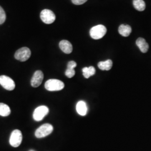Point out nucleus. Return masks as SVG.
<instances>
[{
    "mask_svg": "<svg viewBox=\"0 0 151 151\" xmlns=\"http://www.w3.org/2000/svg\"><path fill=\"white\" fill-rule=\"evenodd\" d=\"M40 18L45 24H50L55 21V15L53 11L48 9H44L40 13Z\"/></svg>",
    "mask_w": 151,
    "mask_h": 151,
    "instance_id": "8",
    "label": "nucleus"
},
{
    "mask_svg": "<svg viewBox=\"0 0 151 151\" xmlns=\"http://www.w3.org/2000/svg\"><path fill=\"white\" fill-rule=\"evenodd\" d=\"M6 18V16L5 12L2 9V7L0 6V25L4 23V22H5Z\"/></svg>",
    "mask_w": 151,
    "mask_h": 151,
    "instance_id": "18",
    "label": "nucleus"
},
{
    "mask_svg": "<svg viewBox=\"0 0 151 151\" xmlns=\"http://www.w3.org/2000/svg\"><path fill=\"white\" fill-rule=\"evenodd\" d=\"M43 73L41 70H37L32 76L31 80V85L33 87H38L39 86L43 80Z\"/></svg>",
    "mask_w": 151,
    "mask_h": 151,
    "instance_id": "9",
    "label": "nucleus"
},
{
    "mask_svg": "<svg viewBox=\"0 0 151 151\" xmlns=\"http://www.w3.org/2000/svg\"><path fill=\"white\" fill-rule=\"evenodd\" d=\"M65 75L68 78H72L75 75V70L74 69L67 68L65 72Z\"/></svg>",
    "mask_w": 151,
    "mask_h": 151,
    "instance_id": "19",
    "label": "nucleus"
},
{
    "mask_svg": "<svg viewBox=\"0 0 151 151\" xmlns=\"http://www.w3.org/2000/svg\"><path fill=\"white\" fill-rule=\"evenodd\" d=\"M0 85L6 90L12 91L15 88V83L10 77L2 75L0 76Z\"/></svg>",
    "mask_w": 151,
    "mask_h": 151,
    "instance_id": "7",
    "label": "nucleus"
},
{
    "mask_svg": "<svg viewBox=\"0 0 151 151\" xmlns=\"http://www.w3.org/2000/svg\"><path fill=\"white\" fill-rule=\"evenodd\" d=\"M48 113L49 109L47 106L44 105L40 106L34 111L33 118L37 122L41 121Z\"/></svg>",
    "mask_w": 151,
    "mask_h": 151,
    "instance_id": "6",
    "label": "nucleus"
},
{
    "mask_svg": "<svg viewBox=\"0 0 151 151\" xmlns=\"http://www.w3.org/2000/svg\"><path fill=\"white\" fill-rule=\"evenodd\" d=\"M98 67L103 70H110L113 66V62L110 60H108L105 61L100 62L98 63Z\"/></svg>",
    "mask_w": 151,
    "mask_h": 151,
    "instance_id": "14",
    "label": "nucleus"
},
{
    "mask_svg": "<svg viewBox=\"0 0 151 151\" xmlns=\"http://www.w3.org/2000/svg\"><path fill=\"white\" fill-rule=\"evenodd\" d=\"M107 32V29L103 25H98L92 27L90 31V36L92 39L97 40L104 37Z\"/></svg>",
    "mask_w": 151,
    "mask_h": 151,
    "instance_id": "2",
    "label": "nucleus"
},
{
    "mask_svg": "<svg viewBox=\"0 0 151 151\" xmlns=\"http://www.w3.org/2000/svg\"><path fill=\"white\" fill-rule=\"evenodd\" d=\"M11 113L10 107L4 103H0V115L2 116H7Z\"/></svg>",
    "mask_w": 151,
    "mask_h": 151,
    "instance_id": "15",
    "label": "nucleus"
},
{
    "mask_svg": "<svg viewBox=\"0 0 151 151\" xmlns=\"http://www.w3.org/2000/svg\"><path fill=\"white\" fill-rule=\"evenodd\" d=\"M22 132L19 129L13 130L11 133L9 142L13 147H18L22 143Z\"/></svg>",
    "mask_w": 151,
    "mask_h": 151,
    "instance_id": "4",
    "label": "nucleus"
},
{
    "mask_svg": "<svg viewBox=\"0 0 151 151\" xmlns=\"http://www.w3.org/2000/svg\"><path fill=\"white\" fill-rule=\"evenodd\" d=\"M87 106L84 101H80L76 105V111L81 116H85L87 113Z\"/></svg>",
    "mask_w": 151,
    "mask_h": 151,
    "instance_id": "11",
    "label": "nucleus"
},
{
    "mask_svg": "<svg viewBox=\"0 0 151 151\" xmlns=\"http://www.w3.org/2000/svg\"><path fill=\"white\" fill-rule=\"evenodd\" d=\"M82 72L85 78H88L94 75L95 74L96 70L93 67L90 66L89 67H84L82 69Z\"/></svg>",
    "mask_w": 151,
    "mask_h": 151,
    "instance_id": "16",
    "label": "nucleus"
},
{
    "mask_svg": "<svg viewBox=\"0 0 151 151\" xmlns=\"http://www.w3.org/2000/svg\"><path fill=\"white\" fill-rule=\"evenodd\" d=\"M119 34L125 37H127L132 32V28L128 25H121L119 27Z\"/></svg>",
    "mask_w": 151,
    "mask_h": 151,
    "instance_id": "13",
    "label": "nucleus"
},
{
    "mask_svg": "<svg viewBox=\"0 0 151 151\" xmlns=\"http://www.w3.org/2000/svg\"><path fill=\"white\" fill-rule=\"evenodd\" d=\"M77 66V63L75 61L71 60L68 63L67 65V68H70V69H75L76 67Z\"/></svg>",
    "mask_w": 151,
    "mask_h": 151,
    "instance_id": "20",
    "label": "nucleus"
},
{
    "mask_svg": "<svg viewBox=\"0 0 151 151\" xmlns=\"http://www.w3.org/2000/svg\"><path fill=\"white\" fill-rule=\"evenodd\" d=\"M60 48L62 52L65 54H70L73 50V47L70 42L66 40H63L60 42Z\"/></svg>",
    "mask_w": 151,
    "mask_h": 151,
    "instance_id": "10",
    "label": "nucleus"
},
{
    "mask_svg": "<svg viewBox=\"0 0 151 151\" xmlns=\"http://www.w3.org/2000/svg\"><path fill=\"white\" fill-rule=\"evenodd\" d=\"M31 56V51L27 47H22L18 49L15 54V59L21 62H25L29 59Z\"/></svg>",
    "mask_w": 151,
    "mask_h": 151,
    "instance_id": "5",
    "label": "nucleus"
},
{
    "mask_svg": "<svg viewBox=\"0 0 151 151\" xmlns=\"http://www.w3.org/2000/svg\"><path fill=\"white\" fill-rule=\"evenodd\" d=\"M136 44L142 53H146L149 49L148 44L146 42V40L143 38H138L136 41Z\"/></svg>",
    "mask_w": 151,
    "mask_h": 151,
    "instance_id": "12",
    "label": "nucleus"
},
{
    "mask_svg": "<svg viewBox=\"0 0 151 151\" xmlns=\"http://www.w3.org/2000/svg\"><path fill=\"white\" fill-rule=\"evenodd\" d=\"M34 151V150H30V151Z\"/></svg>",
    "mask_w": 151,
    "mask_h": 151,
    "instance_id": "22",
    "label": "nucleus"
},
{
    "mask_svg": "<svg viewBox=\"0 0 151 151\" xmlns=\"http://www.w3.org/2000/svg\"><path fill=\"white\" fill-rule=\"evenodd\" d=\"M133 6L138 11H144L146 9V4L143 0H133Z\"/></svg>",
    "mask_w": 151,
    "mask_h": 151,
    "instance_id": "17",
    "label": "nucleus"
},
{
    "mask_svg": "<svg viewBox=\"0 0 151 151\" xmlns=\"http://www.w3.org/2000/svg\"><path fill=\"white\" fill-rule=\"evenodd\" d=\"M64 87V83L57 79H50L45 83V88L49 91H60L63 89Z\"/></svg>",
    "mask_w": 151,
    "mask_h": 151,
    "instance_id": "1",
    "label": "nucleus"
},
{
    "mask_svg": "<svg viewBox=\"0 0 151 151\" xmlns=\"http://www.w3.org/2000/svg\"><path fill=\"white\" fill-rule=\"evenodd\" d=\"M72 3L76 5H80L85 3L87 0H71Z\"/></svg>",
    "mask_w": 151,
    "mask_h": 151,
    "instance_id": "21",
    "label": "nucleus"
},
{
    "mask_svg": "<svg viewBox=\"0 0 151 151\" xmlns=\"http://www.w3.org/2000/svg\"><path fill=\"white\" fill-rule=\"evenodd\" d=\"M53 130V127L51 124L46 123L41 125L36 130L35 135L38 138H42L50 134Z\"/></svg>",
    "mask_w": 151,
    "mask_h": 151,
    "instance_id": "3",
    "label": "nucleus"
}]
</instances>
